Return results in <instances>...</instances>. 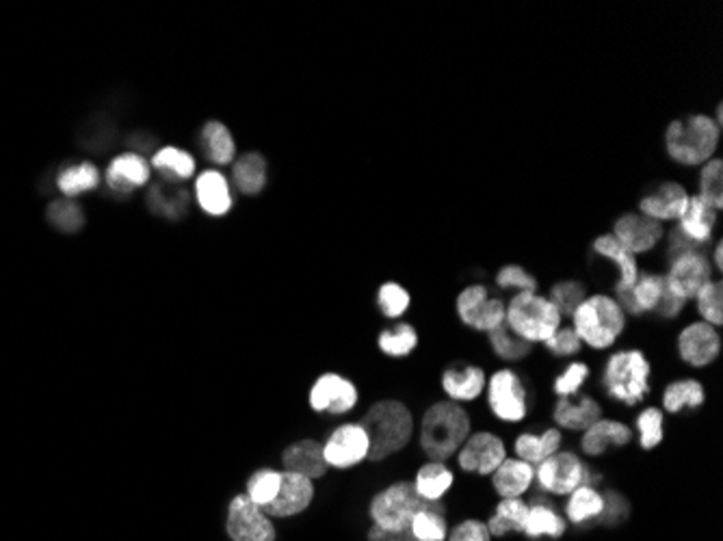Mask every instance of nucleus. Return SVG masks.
I'll list each match as a JSON object with an SVG mask.
<instances>
[{"label": "nucleus", "instance_id": "26", "mask_svg": "<svg viewBox=\"0 0 723 541\" xmlns=\"http://www.w3.org/2000/svg\"><path fill=\"white\" fill-rule=\"evenodd\" d=\"M414 492L427 505H447V498L455 492L460 474L449 461L425 459L410 479Z\"/></svg>", "mask_w": 723, "mask_h": 541}, {"label": "nucleus", "instance_id": "45", "mask_svg": "<svg viewBox=\"0 0 723 541\" xmlns=\"http://www.w3.org/2000/svg\"><path fill=\"white\" fill-rule=\"evenodd\" d=\"M100 185V172L96 165L92 163H79V165H70L66 169L59 172L57 176V187L66 198H76L85 191H92Z\"/></svg>", "mask_w": 723, "mask_h": 541}, {"label": "nucleus", "instance_id": "36", "mask_svg": "<svg viewBox=\"0 0 723 541\" xmlns=\"http://www.w3.org/2000/svg\"><path fill=\"white\" fill-rule=\"evenodd\" d=\"M485 342H487V351L496 362H500V366L518 368L520 364L529 362L535 351V346L518 338L507 325H500L498 329L485 333Z\"/></svg>", "mask_w": 723, "mask_h": 541}, {"label": "nucleus", "instance_id": "7", "mask_svg": "<svg viewBox=\"0 0 723 541\" xmlns=\"http://www.w3.org/2000/svg\"><path fill=\"white\" fill-rule=\"evenodd\" d=\"M581 485H606L603 470L588 461L577 448L564 446L535 466V490L553 501H564Z\"/></svg>", "mask_w": 723, "mask_h": 541}, {"label": "nucleus", "instance_id": "51", "mask_svg": "<svg viewBox=\"0 0 723 541\" xmlns=\"http://www.w3.org/2000/svg\"><path fill=\"white\" fill-rule=\"evenodd\" d=\"M544 353L555 360V362H570L574 357H581V353L585 351L579 336L574 333V329L570 324H564L544 344H542Z\"/></svg>", "mask_w": 723, "mask_h": 541}, {"label": "nucleus", "instance_id": "33", "mask_svg": "<svg viewBox=\"0 0 723 541\" xmlns=\"http://www.w3.org/2000/svg\"><path fill=\"white\" fill-rule=\"evenodd\" d=\"M195 200L206 215H228L235 204L230 180L217 169L200 174V178L195 180Z\"/></svg>", "mask_w": 723, "mask_h": 541}, {"label": "nucleus", "instance_id": "20", "mask_svg": "<svg viewBox=\"0 0 723 541\" xmlns=\"http://www.w3.org/2000/svg\"><path fill=\"white\" fill-rule=\"evenodd\" d=\"M691 191L680 180H661L650 185L637 200V211L663 225H674L689 204Z\"/></svg>", "mask_w": 723, "mask_h": 541}, {"label": "nucleus", "instance_id": "53", "mask_svg": "<svg viewBox=\"0 0 723 541\" xmlns=\"http://www.w3.org/2000/svg\"><path fill=\"white\" fill-rule=\"evenodd\" d=\"M46 219L52 227H57L59 232H66V234H76L85 225L83 209L70 198H61V200L50 202L48 209H46Z\"/></svg>", "mask_w": 723, "mask_h": 541}, {"label": "nucleus", "instance_id": "58", "mask_svg": "<svg viewBox=\"0 0 723 541\" xmlns=\"http://www.w3.org/2000/svg\"><path fill=\"white\" fill-rule=\"evenodd\" d=\"M366 541H414L410 531H383L379 527H368L366 529Z\"/></svg>", "mask_w": 723, "mask_h": 541}, {"label": "nucleus", "instance_id": "4", "mask_svg": "<svg viewBox=\"0 0 723 541\" xmlns=\"http://www.w3.org/2000/svg\"><path fill=\"white\" fill-rule=\"evenodd\" d=\"M568 324L579 336L583 349L596 355L617 349L630 329V319L621 310L619 302L604 291L590 293L570 315Z\"/></svg>", "mask_w": 723, "mask_h": 541}, {"label": "nucleus", "instance_id": "28", "mask_svg": "<svg viewBox=\"0 0 723 541\" xmlns=\"http://www.w3.org/2000/svg\"><path fill=\"white\" fill-rule=\"evenodd\" d=\"M566 446V433L559 432L555 425H546L542 430H520L511 435L509 455L537 466L557 450Z\"/></svg>", "mask_w": 723, "mask_h": 541}, {"label": "nucleus", "instance_id": "21", "mask_svg": "<svg viewBox=\"0 0 723 541\" xmlns=\"http://www.w3.org/2000/svg\"><path fill=\"white\" fill-rule=\"evenodd\" d=\"M606 414L603 399L594 392H581L572 399H555L550 403V423L559 432L581 435Z\"/></svg>", "mask_w": 723, "mask_h": 541}, {"label": "nucleus", "instance_id": "25", "mask_svg": "<svg viewBox=\"0 0 723 541\" xmlns=\"http://www.w3.org/2000/svg\"><path fill=\"white\" fill-rule=\"evenodd\" d=\"M665 291H667V286H665L663 271L641 269L635 286L630 291L613 295V297L619 302L621 310L626 313V317L630 321H639L645 317H654Z\"/></svg>", "mask_w": 723, "mask_h": 541}, {"label": "nucleus", "instance_id": "35", "mask_svg": "<svg viewBox=\"0 0 723 541\" xmlns=\"http://www.w3.org/2000/svg\"><path fill=\"white\" fill-rule=\"evenodd\" d=\"M630 427L635 433V444L643 452H652L663 446L667 435V416L656 403H645L639 410H635V416L630 421Z\"/></svg>", "mask_w": 723, "mask_h": 541}, {"label": "nucleus", "instance_id": "22", "mask_svg": "<svg viewBox=\"0 0 723 541\" xmlns=\"http://www.w3.org/2000/svg\"><path fill=\"white\" fill-rule=\"evenodd\" d=\"M526 501H529V514L522 527L524 540L561 541L570 533V525L566 522L557 501L540 492H531Z\"/></svg>", "mask_w": 723, "mask_h": 541}, {"label": "nucleus", "instance_id": "14", "mask_svg": "<svg viewBox=\"0 0 723 541\" xmlns=\"http://www.w3.org/2000/svg\"><path fill=\"white\" fill-rule=\"evenodd\" d=\"M635 444V433L630 421L617 414H604L590 430L579 435L577 450L592 463L628 450Z\"/></svg>", "mask_w": 723, "mask_h": 541}, {"label": "nucleus", "instance_id": "60", "mask_svg": "<svg viewBox=\"0 0 723 541\" xmlns=\"http://www.w3.org/2000/svg\"><path fill=\"white\" fill-rule=\"evenodd\" d=\"M711 117H713V119H715V124H718V126H720V128H722V130H723V105H722V103H718V107H715V113H713V115H711Z\"/></svg>", "mask_w": 723, "mask_h": 541}, {"label": "nucleus", "instance_id": "10", "mask_svg": "<svg viewBox=\"0 0 723 541\" xmlns=\"http://www.w3.org/2000/svg\"><path fill=\"white\" fill-rule=\"evenodd\" d=\"M509 457V442L496 430H473L453 457V468L466 479L487 481L494 470Z\"/></svg>", "mask_w": 723, "mask_h": 541}, {"label": "nucleus", "instance_id": "54", "mask_svg": "<svg viewBox=\"0 0 723 541\" xmlns=\"http://www.w3.org/2000/svg\"><path fill=\"white\" fill-rule=\"evenodd\" d=\"M187 204H189V196L182 189L161 185V187H154L152 193H150V207L158 215L169 216V219L185 215Z\"/></svg>", "mask_w": 723, "mask_h": 541}, {"label": "nucleus", "instance_id": "38", "mask_svg": "<svg viewBox=\"0 0 723 541\" xmlns=\"http://www.w3.org/2000/svg\"><path fill=\"white\" fill-rule=\"evenodd\" d=\"M594 373H596L594 364L583 357L564 362L561 371L557 375H553V379L548 384V392L553 395V399L579 397L581 392H585V386L594 379Z\"/></svg>", "mask_w": 723, "mask_h": 541}, {"label": "nucleus", "instance_id": "18", "mask_svg": "<svg viewBox=\"0 0 723 541\" xmlns=\"http://www.w3.org/2000/svg\"><path fill=\"white\" fill-rule=\"evenodd\" d=\"M663 275L667 291L691 304L698 291L715 278V269L709 260V251H689L669 260Z\"/></svg>", "mask_w": 723, "mask_h": 541}, {"label": "nucleus", "instance_id": "29", "mask_svg": "<svg viewBox=\"0 0 723 541\" xmlns=\"http://www.w3.org/2000/svg\"><path fill=\"white\" fill-rule=\"evenodd\" d=\"M487 483L494 498H526L535 490V466L509 455Z\"/></svg>", "mask_w": 723, "mask_h": 541}, {"label": "nucleus", "instance_id": "8", "mask_svg": "<svg viewBox=\"0 0 723 541\" xmlns=\"http://www.w3.org/2000/svg\"><path fill=\"white\" fill-rule=\"evenodd\" d=\"M564 324V315L542 291L507 297L505 325L531 346H542Z\"/></svg>", "mask_w": 723, "mask_h": 541}, {"label": "nucleus", "instance_id": "30", "mask_svg": "<svg viewBox=\"0 0 723 541\" xmlns=\"http://www.w3.org/2000/svg\"><path fill=\"white\" fill-rule=\"evenodd\" d=\"M280 463H282V470L304 474V477L312 479L315 483L325 479L330 472V468L323 459V444L317 437H301V439L291 442L282 450Z\"/></svg>", "mask_w": 723, "mask_h": 541}, {"label": "nucleus", "instance_id": "34", "mask_svg": "<svg viewBox=\"0 0 723 541\" xmlns=\"http://www.w3.org/2000/svg\"><path fill=\"white\" fill-rule=\"evenodd\" d=\"M529 514L526 498H494L491 511L485 518L491 540H509L522 536V527Z\"/></svg>", "mask_w": 723, "mask_h": 541}, {"label": "nucleus", "instance_id": "47", "mask_svg": "<svg viewBox=\"0 0 723 541\" xmlns=\"http://www.w3.org/2000/svg\"><path fill=\"white\" fill-rule=\"evenodd\" d=\"M377 310L388 321H401L412 308V293L399 282H383L375 295Z\"/></svg>", "mask_w": 723, "mask_h": 541}, {"label": "nucleus", "instance_id": "11", "mask_svg": "<svg viewBox=\"0 0 723 541\" xmlns=\"http://www.w3.org/2000/svg\"><path fill=\"white\" fill-rule=\"evenodd\" d=\"M453 308L462 327L485 336L505 325L507 299L498 295L489 284L473 282L458 293Z\"/></svg>", "mask_w": 723, "mask_h": 541}, {"label": "nucleus", "instance_id": "55", "mask_svg": "<svg viewBox=\"0 0 723 541\" xmlns=\"http://www.w3.org/2000/svg\"><path fill=\"white\" fill-rule=\"evenodd\" d=\"M447 541H494L489 536V529L485 525V518L479 516H464L455 522H451L449 538Z\"/></svg>", "mask_w": 723, "mask_h": 541}, {"label": "nucleus", "instance_id": "15", "mask_svg": "<svg viewBox=\"0 0 723 541\" xmlns=\"http://www.w3.org/2000/svg\"><path fill=\"white\" fill-rule=\"evenodd\" d=\"M323 444V459L330 470H354L368 461L370 442L360 421H349L336 425Z\"/></svg>", "mask_w": 723, "mask_h": 541}, {"label": "nucleus", "instance_id": "56", "mask_svg": "<svg viewBox=\"0 0 723 541\" xmlns=\"http://www.w3.org/2000/svg\"><path fill=\"white\" fill-rule=\"evenodd\" d=\"M665 260H674L676 256H683V254H689V251H709V249H702L698 245H694L676 225H669L667 232H665Z\"/></svg>", "mask_w": 723, "mask_h": 541}, {"label": "nucleus", "instance_id": "32", "mask_svg": "<svg viewBox=\"0 0 723 541\" xmlns=\"http://www.w3.org/2000/svg\"><path fill=\"white\" fill-rule=\"evenodd\" d=\"M720 211H715L711 204H707L702 198L691 193L689 204L683 216L674 223L694 245L702 249H711L713 240L718 238V225H720Z\"/></svg>", "mask_w": 723, "mask_h": 541}, {"label": "nucleus", "instance_id": "31", "mask_svg": "<svg viewBox=\"0 0 723 541\" xmlns=\"http://www.w3.org/2000/svg\"><path fill=\"white\" fill-rule=\"evenodd\" d=\"M604 487V485H603ZM598 485H581L570 492L559 509L570 525V529H592L598 527L604 511V492Z\"/></svg>", "mask_w": 723, "mask_h": 541}, {"label": "nucleus", "instance_id": "5", "mask_svg": "<svg viewBox=\"0 0 723 541\" xmlns=\"http://www.w3.org/2000/svg\"><path fill=\"white\" fill-rule=\"evenodd\" d=\"M722 128L709 113H687L667 124L663 148L676 167L698 169L718 156Z\"/></svg>", "mask_w": 723, "mask_h": 541}, {"label": "nucleus", "instance_id": "48", "mask_svg": "<svg viewBox=\"0 0 723 541\" xmlns=\"http://www.w3.org/2000/svg\"><path fill=\"white\" fill-rule=\"evenodd\" d=\"M152 167L158 169L167 180H187L195 174V161L180 148H163L154 154Z\"/></svg>", "mask_w": 723, "mask_h": 541}, {"label": "nucleus", "instance_id": "6", "mask_svg": "<svg viewBox=\"0 0 723 541\" xmlns=\"http://www.w3.org/2000/svg\"><path fill=\"white\" fill-rule=\"evenodd\" d=\"M483 401L489 419L498 427H522L533 414L531 384L515 366H496L487 373Z\"/></svg>", "mask_w": 723, "mask_h": 541}, {"label": "nucleus", "instance_id": "12", "mask_svg": "<svg viewBox=\"0 0 723 541\" xmlns=\"http://www.w3.org/2000/svg\"><path fill=\"white\" fill-rule=\"evenodd\" d=\"M722 353V329L700 319L680 325L674 336V355L689 371H707L715 366Z\"/></svg>", "mask_w": 723, "mask_h": 541}, {"label": "nucleus", "instance_id": "9", "mask_svg": "<svg viewBox=\"0 0 723 541\" xmlns=\"http://www.w3.org/2000/svg\"><path fill=\"white\" fill-rule=\"evenodd\" d=\"M425 507L427 503L418 498L412 481L396 479L370 496L366 516L372 527L383 531H407L412 518Z\"/></svg>", "mask_w": 723, "mask_h": 541}, {"label": "nucleus", "instance_id": "46", "mask_svg": "<svg viewBox=\"0 0 723 541\" xmlns=\"http://www.w3.org/2000/svg\"><path fill=\"white\" fill-rule=\"evenodd\" d=\"M548 299L559 308L564 319H570V315L583 304V299L590 295V286L579 278H561L553 282L546 291Z\"/></svg>", "mask_w": 723, "mask_h": 541}, {"label": "nucleus", "instance_id": "39", "mask_svg": "<svg viewBox=\"0 0 723 541\" xmlns=\"http://www.w3.org/2000/svg\"><path fill=\"white\" fill-rule=\"evenodd\" d=\"M150 180V165L139 154H121L107 169V185L116 193H130Z\"/></svg>", "mask_w": 723, "mask_h": 541}, {"label": "nucleus", "instance_id": "1", "mask_svg": "<svg viewBox=\"0 0 723 541\" xmlns=\"http://www.w3.org/2000/svg\"><path fill=\"white\" fill-rule=\"evenodd\" d=\"M596 386L604 405L635 412L645 405L654 392V362L639 344H619L604 353Z\"/></svg>", "mask_w": 723, "mask_h": 541}, {"label": "nucleus", "instance_id": "59", "mask_svg": "<svg viewBox=\"0 0 723 541\" xmlns=\"http://www.w3.org/2000/svg\"><path fill=\"white\" fill-rule=\"evenodd\" d=\"M709 260H711V264H713V269H715V273H722L723 271V243L722 238L718 236L715 240H713V247L709 249Z\"/></svg>", "mask_w": 723, "mask_h": 541}, {"label": "nucleus", "instance_id": "50", "mask_svg": "<svg viewBox=\"0 0 723 541\" xmlns=\"http://www.w3.org/2000/svg\"><path fill=\"white\" fill-rule=\"evenodd\" d=\"M696 315L700 321L713 325L718 329L723 327V282L722 278H713L707 282L698 295L694 297Z\"/></svg>", "mask_w": 723, "mask_h": 541}, {"label": "nucleus", "instance_id": "24", "mask_svg": "<svg viewBox=\"0 0 723 541\" xmlns=\"http://www.w3.org/2000/svg\"><path fill=\"white\" fill-rule=\"evenodd\" d=\"M707 401H709L707 384L696 375H680L663 384L656 405L663 410L665 416L676 419L700 412L707 405Z\"/></svg>", "mask_w": 723, "mask_h": 541}, {"label": "nucleus", "instance_id": "49", "mask_svg": "<svg viewBox=\"0 0 723 541\" xmlns=\"http://www.w3.org/2000/svg\"><path fill=\"white\" fill-rule=\"evenodd\" d=\"M698 198L711 204L715 211H723V161L718 154L702 167H698Z\"/></svg>", "mask_w": 723, "mask_h": 541}, {"label": "nucleus", "instance_id": "19", "mask_svg": "<svg viewBox=\"0 0 723 541\" xmlns=\"http://www.w3.org/2000/svg\"><path fill=\"white\" fill-rule=\"evenodd\" d=\"M667 225L650 219V216L641 215L639 211H628L621 213L613 221L611 234L615 236V240L628 249L635 258H645L652 256L665 238Z\"/></svg>", "mask_w": 723, "mask_h": 541}, {"label": "nucleus", "instance_id": "57", "mask_svg": "<svg viewBox=\"0 0 723 541\" xmlns=\"http://www.w3.org/2000/svg\"><path fill=\"white\" fill-rule=\"evenodd\" d=\"M689 306H691L689 302H685V299L672 295L669 291H665V295H663V299H661V304L654 313V319L663 321V324H678L685 317V313L689 310Z\"/></svg>", "mask_w": 723, "mask_h": 541}, {"label": "nucleus", "instance_id": "2", "mask_svg": "<svg viewBox=\"0 0 723 541\" xmlns=\"http://www.w3.org/2000/svg\"><path fill=\"white\" fill-rule=\"evenodd\" d=\"M473 430L475 416L471 408L440 397L431 401L416 421L418 450L425 459L451 463Z\"/></svg>", "mask_w": 723, "mask_h": 541}, {"label": "nucleus", "instance_id": "23", "mask_svg": "<svg viewBox=\"0 0 723 541\" xmlns=\"http://www.w3.org/2000/svg\"><path fill=\"white\" fill-rule=\"evenodd\" d=\"M317 501V483L304 474L282 470V487L277 498L264 507V511L275 520H293L304 516Z\"/></svg>", "mask_w": 723, "mask_h": 541}, {"label": "nucleus", "instance_id": "3", "mask_svg": "<svg viewBox=\"0 0 723 541\" xmlns=\"http://www.w3.org/2000/svg\"><path fill=\"white\" fill-rule=\"evenodd\" d=\"M360 423L368 433V461L372 463H381L401 455L416 439L414 410L405 401L394 397H386L370 403Z\"/></svg>", "mask_w": 723, "mask_h": 541}, {"label": "nucleus", "instance_id": "27", "mask_svg": "<svg viewBox=\"0 0 723 541\" xmlns=\"http://www.w3.org/2000/svg\"><path fill=\"white\" fill-rule=\"evenodd\" d=\"M592 254L596 258H601L604 262L613 264V271H615V282H613V293L611 295H619V293H626L635 286L639 273H641V267H639V258H635L628 249H624L615 236L611 232H604V234H598L594 240H592Z\"/></svg>", "mask_w": 723, "mask_h": 541}, {"label": "nucleus", "instance_id": "16", "mask_svg": "<svg viewBox=\"0 0 723 541\" xmlns=\"http://www.w3.org/2000/svg\"><path fill=\"white\" fill-rule=\"evenodd\" d=\"M224 527L230 541H277V522L242 492L230 498Z\"/></svg>", "mask_w": 723, "mask_h": 541}, {"label": "nucleus", "instance_id": "41", "mask_svg": "<svg viewBox=\"0 0 723 541\" xmlns=\"http://www.w3.org/2000/svg\"><path fill=\"white\" fill-rule=\"evenodd\" d=\"M449 529V505H427L412 518L407 527L414 541H447Z\"/></svg>", "mask_w": 723, "mask_h": 541}, {"label": "nucleus", "instance_id": "13", "mask_svg": "<svg viewBox=\"0 0 723 541\" xmlns=\"http://www.w3.org/2000/svg\"><path fill=\"white\" fill-rule=\"evenodd\" d=\"M360 405V388L347 375L321 373L308 388V408L319 416L343 419Z\"/></svg>", "mask_w": 723, "mask_h": 541}, {"label": "nucleus", "instance_id": "52", "mask_svg": "<svg viewBox=\"0 0 723 541\" xmlns=\"http://www.w3.org/2000/svg\"><path fill=\"white\" fill-rule=\"evenodd\" d=\"M604 511L598 527L601 529H619L628 522L630 514H632V503L626 496V492H621L619 487L613 485H604Z\"/></svg>", "mask_w": 723, "mask_h": 541}, {"label": "nucleus", "instance_id": "44", "mask_svg": "<svg viewBox=\"0 0 723 541\" xmlns=\"http://www.w3.org/2000/svg\"><path fill=\"white\" fill-rule=\"evenodd\" d=\"M498 295H518V293H535L540 291V280L537 275H533L531 271H526V267L509 262L498 267V271L494 273V286H491Z\"/></svg>", "mask_w": 723, "mask_h": 541}, {"label": "nucleus", "instance_id": "17", "mask_svg": "<svg viewBox=\"0 0 723 541\" xmlns=\"http://www.w3.org/2000/svg\"><path fill=\"white\" fill-rule=\"evenodd\" d=\"M487 368L482 362L475 360H453L449 362L438 379L440 395L447 401L460 405H475L483 399L485 384H487Z\"/></svg>", "mask_w": 723, "mask_h": 541}, {"label": "nucleus", "instance_id": "40", "mask_svg": "<svg viewBox=\"0 0 723 541\" xmlns=\"http://www.w3.org/2000/svg\"><path fill=\"white\" fill-rule=\"evenodd\" d=\"M233 183L247 198H256L269 183V163L260 152H245L233 163Z\"/></svg>", "mask_w": 723, "mask_h": 541}, {"label": "nucleus", "instance_id": "43", "mask_svg": "<svg viewBox=\"0 0 723 541\" xmlns=\"http://www.w3.org/2000/svg\"><path fill=\"white\" fill-rule=\"evenodd\" d=\"M280 487H282V468H271V466H262V468H256L247 481H245V490L242 494L256 503L258 507H269L277 494H280Z\"/></svg>", "mask_w": 723, "mask_h": 541}, {"label": "nucleus", "instance_id": "42", "mask_svg": "<svg viewBox=\"0 0 723 541\" xmlns=\"http://www.w3.org/2000/svg\"><path fill=\"white\" fill-rule=\"evenodd\" d=\"M202 145L211 163L215 165H230L237 161V141L230 128L222 121H209L202 128Z\"/></svg>", "mask_w": 723, "mask_h": 541}, {"label": "nucleus", "instance_id": "37", "mask_svg": "<svg viewBox=\"0 0 723 541\" xmlns=\"http://www.w3.org/2000/svg\"><path fill=\"white\" fill-rule=\"evenodd\" d=\"M375 342L383 357L405 360V357L414 355L416 349L420 346V333H418L416 325L407 324V321H394L377 333Z\"/></svg>", "mask_w": 723, "mask_h": 541}]
</instances>
